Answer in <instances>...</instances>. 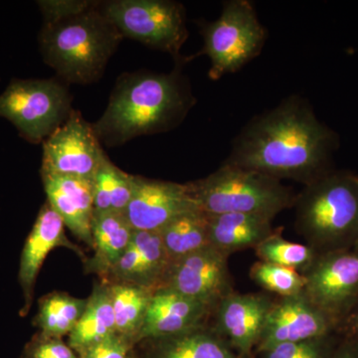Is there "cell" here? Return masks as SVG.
I'll list each match as a JSON object with an SVG mask.
<instances>
[{"mask_svg": "<svg viewBox=\"0 0 358 358\" xmlns=\"http://www.w3.org/2000/svg\"><path fill=\"white\" fill-rule=\"evenodd\" d=\"M336 147V134L310 103L292 95L246 124L224 164L308 185L331 173Z\"/></svg>", "mask_w": 358, "mask_h": 358, "instance_id": "1", "label": "cell"}, {"mask_svg": "<svg viewBox=\"0 0 358 358\" xmlns=\"http://www.w3.org/2000/svg\"><path fill=\"white\" fill-rule=\"evenodd\" d=\"M181 68L178 62L171 73L140 71L121 75L105 112L93 124L101 143L115 148L180 124L196 103Z\"/></svg>", "mask_w": 358, "mask_h": 358, "instance_id": "2", "label": "cell"}, {"mask_svg": "<svg viewBox=\"0 0 358 358\" xmlns=\"http://www.w3.org/2000/svg\"><path fill=\"white\" fill-rule=\"evenodd\" d=\"M122 38L101 2L91 1L76 13L44 20L39 44L45 63L63 81L89 85L102 78Z\"/></svg>", "mask_w": 358, "mask_h": 358, "instance_id": "3", "label": "cell"}, {"mask_svg": "<svg viewBox=\"0 0 358 358\" xmlns=\"http://www.w3.org/2000/svg\"><path fill=\"white\" fill-rule=\"evenodd\" d=\"M294 226L317 254L352 249L358 240V176L327 173L296 194Z\"/></svg>", "mask_w": 358, "mask_h": 358, "instance_id": "4", "label": "cell"}, {"mask_svg": "<svg viewBox=\"0 0 358 358\" xmlns=\"http://www.w3.org/2000/svg\"><path fill=\"white\" fill-rule=\"evenodd\" d=\"M188 185L200 210L208 215L260 214L274 219L294 206L296 196L281 180L224 162L217 171Z\"/></svg>", "mask_w": 358, "mask_h": 358, "instance_id": "5", "label": "cell"}, {"mask_svg": "<svg viewBox=\"0 0 358 358\" xmlns=\"http://www.w3.org/2000/svg\"><path fill=\"white\" fill-rule=\"evenodd\" d=\"M203 48L199 55L210 59L209 78L216 81L248 64L263 50L267 38L253 4L248 0L224 2L217 20L201 26Z\"/></svg>", "mask_w": 358, "mask_h": 358, "instance_id": "6", "label": "cell"}, {"mask_svg": "<svg viewBox=\"0 0 358 358\" xmlns=\"http://www.w3.org/2000/svg\"><path fill=\"white\" fill-rule=\"evenodd\" d=\"M72 110L69 90L55 79H15L0 95V117L31 143H43Z\"/></svg>", "mask_w": 358, "mask_h": 358, "instance_id": "7", "label": "cell"}, {"mask_svg": "<svg viewBox=\"0 0 358 358\" xmlns=\"http://www.w3.org/2000/svg\"><path fill=\"white\" fill-rule=\"evenodd\" d=\"M101 8L122 37L171 54L176 61L188 38L185 6L171 0H112Z\"/></svg>", "mask_w": 358, "mask_h": 358, "instance_id": "8", "label": "cell"}, {"mask_svg": "<svg viewBox=\"0 0 358 358\" xmlns=\"http://www.w3.org/2000/svg\"><path fill=\"white\" fill-rule=\"evenodd\" d=\"M301 275L306 280L303 294L341 326L358 301V250L319 254Z\"/></svg>", "mask_w": 358, "mask_h": 358, "instance_id": "9", "label": "cell"}, {"mask_svg": "<svg viewBox=\"0 0 358 358\" xmlns=\"http://www.w3.org/2000/svg\"><path fill=\"white\" fill-rule=\"evenodd\" d=\"M42 143L41 173L92 181L108 159L93 124L75 110Z\"/></svg>", "mask_w": 358, "mask_h": 358, "instance_id": "10", "label": "cell"}, {"mask_svg": "<svg viewBox=\"0 0 358 358\" xmlns=\"http://www.w3.org/2000/svg\"><path fill=\"white\" fill-rule=\"evenodd\" d=\"M228 258L212 246L182 257L169 264L160 287L215 310L220 301L234 292Z\"/></svg>", "mask_w": 358, "mask_h": 358, "instance_id": "11", "label": "cell"}, {"mask_svg": "<svg viewBox=\"0 0 358 358\" xmlns=\"http://www.w3.org/2000/svg\"><path fill=\"white\" fill-rule=\"evenodd\" d=\"M200 210L188 183L134 176L131 202L124 211L134 230L159 232L174 219Z\"/></svg>", "mask_w": 358, "mask_h": 358, "instance_id": "12", "label": "cell"}, {"mask_svg": "<svg viewBox=\"0 0 358 358\" xmlns=\"http://www.w3.org/2000/svg\"><path fill=\"white\" fill-rule=\"evenodd\" d=\"M338 326L303 294L280 298L268 313L257 352L282 343H298L334 333Z\"/></svg>", "mask_w": 358, "mask_h": 358, "instance_id": "13", "label": "cell"}, {"mask_svg": "<svg viewBox=\"0 0 358 358\" xmlns=\"http://www.w3.org/2000/svg\"><path fill=\"white\" fill-rule=\"evenodd\" d=\"M274 300L265 294H228L215 308L216 331L242 358L256 350Z\"/></svg>", "mask_w": 358, "mask_h": 358, "instance_id": "14", "label": "cell"}, {"mask_svg": "<svg viewBox=\"0 0 358 358\" xmlns=\"http://www.w3.org/2000/svg\"><path fill=\"white\" fill-rule=\"evenodd\" d=\"M213 308L173 289H155L136 341L166 338L202 326Z\"/></svg>", "mask_w": 358, "mask_h": 358, "instance_id": "15", "label": "cell"}, {"mask_svg": "<svg viewBox=\"0 0 358 358\" xmlns=\"http://www.w3.org/2000/svg\"><path fill=\"white\" fill-rule=\"evenodd\" d=\"M65 227L62 218L46 202L40 209L21 253L18 278L24 299L21 315H26L31 306L37 275L52 250L66 247L78 251L66 237Z\"/></svg>", "mask_w": 358, "mask_h": 358, "instance_id": "16", "label": "cell"}, {"mask_svg": "<svg viewBox=\"0 0 358 358\" xmlns=\"http://www.w3.org/2000/svg\"><path fill=\"white\" fill-rule=\"evenodd\" d=\"M41 176L47 202L78 239L93 247L92 220L95 209L92 181L54 174Z\"/></svg>", "mask_w": 358, "mask_h": 358, "instance_id": "17", "label": "cell"}, {"mask_svg": "<svg viewBox=\"0 0 358 358\" xmlns=\"http://www.w3.org/2000/svg\"><path fill=\"white\" fill-rule=\"evenodd\" d=\"M169 264L159 232L134 230L128 248L109 275L115 282L155 289L162 285Z\"/></svg>", "mask_w": 358, "mask_h": 358, "instance_id": "18", "label": "cell"}, {"mask_svg": "<svg viewBox=\"0 0 358 358\" xmlns=\"http://www.w3.org/2000/svg\"><path fill=\"white\" fill-rule=\"evenodd\" d=\"M208 220L211 246L227 256L242 250L255 249L275 232L274 219L260 214H218L208 215Z\"/></svg>", "mask_w": 358, "mask_h": 358, "instance_id": "19", "label": "cell"}, {"mask_svg": "<svg viewBox=\"0 0 358 358\" xmlns=\"http://www.w3.org/2000/svg\"><path fill=\"white\" fill-rule=\"evenodd\" d=\"M133 233L124 212L94 211L92 237L95 255L89 268L98 274L109 275L128 248Z\"/></svg>", "mask_w": 358, "mask_h": 358, "instance_id": "20", "label": "cell"}, {"mask_svg": "<svg viewBox=\"0 0 358 358\" xmlns=\"http://www.w3.org/2000/svg\"><path fill=\"white\" fill-rule=\"evenodd\" d=\"M152 341L148 358H242L214 329L203 326Z\"/></svg>", "mask_w": 358, "mask_h": 358, "instance_id": "21", "label": "cell"}, {"mask_svg": "<svg viewBox=\"0 0 358 358\" xmlns=\"http://www.w3.org/2000/svg\"><path fill=\"white\" fill-rule=\"evenodd\" d=\"M117 333L109 286L96 287L83 315L69 334V346L81 352Z\"/></svg>", "mask_w": 358, "mask_h": 358, "instance_id": "22", "label": "cell"}, {"mask_svg": "<svg viewBox=\"0 0 358 358\" xmlns=\"http://www.w3.org/2000/svg\"><path fill=\"white\" fill-rule=\"evenodd\" d=\"M171 263L211 246L208 215L201 210L188 212L159 231Z\"/></svg>", "mask_w": 358, "mask_h": 358, "instance_id": "23", "label": "cell"}, {"mask_svg": "<svg viewBox=\"0 0 358 358\" xmlns=\"http://www.w3.org/2000/svg\"><path fill=\"white\" fill-rule=\"evenodd\" d=\"M109 289L117 333L134 341L143 326L155 289L128 282H114Z\"/></svg>", "mask_w": 358, "mask_h": 358, "instance_id": "24", "label": "cell"}, {"mask_svg": "<svg viewBox=\"0 0 358 358\" xmlns=\"http://www.w3.org/2000/svg\"><path fill=\"white\" fill-rule=\"evenodd\" d=\"M87 300L65 293H52L40 301L36 324L44 338H61L70 334L81 319Z\"/></svg>", "mask_w": 358, "mask_h": 358, "instance_id": "25", "label": "cell"}, {"mask_svg": "<svg viewBox=\"0 0 358 358\" xmlns=\"http://www.w3.org/2000/svg\"><path fill=\"white\" fill-rule=\"evenodd\" d=\"M92 188L95 211L124 212L133 196L134 176L108 159L94 176Z\"/></svg>", "mask_w": 358, "mask_h": 358, "instance_id": "26", "label": "cell"}, {"mask_svg": "<svg viewBox=\"0 0 358 358\" xmlns=\"http://www.w3.org/2000/svg\"><path fill=\"white\" fill-rule=\"evenodd\" d=\"M256 255L263 262L294 268L301 274L312 266L319 254L308 246L284 239L275 231L255 248Z\"/></svg>", "mask_w": 358, "mask_h": 358, "instance_id": "27", "label": "cell"}, {"mask_svg": "<svg viewBox=\"0 0 358 358\" xmlns=\"http://www.w3.org/2000/svg\"><path fill=\"white\" fill-rule=\"evenodd\" d=\"M250 277L261 288L280 298L298 296L305 289V277L294 268L259 261L250 270Z\"/></svg>", "mask_w": 358, "mask_h": 358, "instance_id": "28", "label": "cell"}, {"mask_svg": "<svg viewBox=\"0 0 358 358\" xmlns=\"http://www.w3.org/2000/svg\"><path fill=\"white\" fill-rule=\"evenodd\" d=\"M331 334L298 343H282L259 352L261 358H331Z\"/></svg>", "mask_w": 358, "mask_h": 358, "instance_id": "29", "label": "cell"}, {"mask_svg": "<svg viewBox=\"0 0 358 358\" xmlns=\"http://www.w3.org/2000/svg\"><path fill=\"white\" fill-rule=\"evenodd\" d=\"M22 358H77L74 350L61 338H44L40 334L26 346Z\"/></svg>", "mask_w": 358, "mask_h": 358, "instance_id": "30", "label": "cell"}, {"mask_svg": "<svg viewBox=\"0 0 358 358\" xmlns=\"http://www.w3.org/2000/svg\"><path fill=\"white\" fill-rule=\"evenodd\" d=\"M131 339L115 334L80 352L81 358H128Z\"/></svg>", "mask_w": 358, "mask_h": 358, "instance_id": "31", "label": "cell"}, {"mask_svg": "<svg viewBox=\"0 0 358 358\" xmlns=\"http://www.w3.org/2000/svg\"><path fill=\"white\" fill-rule=\"evenodd\" d=\"M89 0H45L38 6L43 13L44 20H57L82 10L90 4Z\"/></svg>", "mask_w": 358, "mask_h": 358, "instance_id": "32", "label": "cell"}, {"mask_svg": "<svg viewBox=\"0 0 358 358\" xmlns=\"http://www.w3.org/2000/svg\"><path fill=\"white\" fill-rule=\"evenodd\" d=\"M331 358H358V345L345 343L334 350Z\"/></svg>", "mask_w": 358, "mask_h": 358, "instance_id": "33", "label": "cell"}, {"mask_svg": "<svg viewBox=\"0 0 358 358\" xmlns=\"http://www.w3.org/2000/svg\"><path fill=\"white\" fill-rule=\"evenodd\" d=\"M341 326H345L350 334L358 341V301Z\"/></svg>", "mask_w": 358, "mask_h": 358, "instance_id": "34", "label": "cell"}, {"mask_svg": "<svg viewBox=\"0 0 358 358\" xmlns=\"http://www.w3.org/2000/svg\"><path fill=\"white\" fill-rule=\"evenodd\" d=\"M352 249L358 250V240L357 241V243L355 244V246H353Z\"/></svg>", "mask_w": 358, "mask_h": 358, "instance_id": "35", "label": "cell"}, {"mask_svg": "<svg viewBox=\"0 0 358 358\" xmlns=\"http://www.w3.org/2000/svg\"><path fill=\"white\" fill-rule=\"evenodd\" d=\"M128 358H134V357H133L131 355H129Z\"/></svg>", "mask_w": 358, "mask_h": 358, "instance_id": "36", "label": "cell"}]
</instances>
